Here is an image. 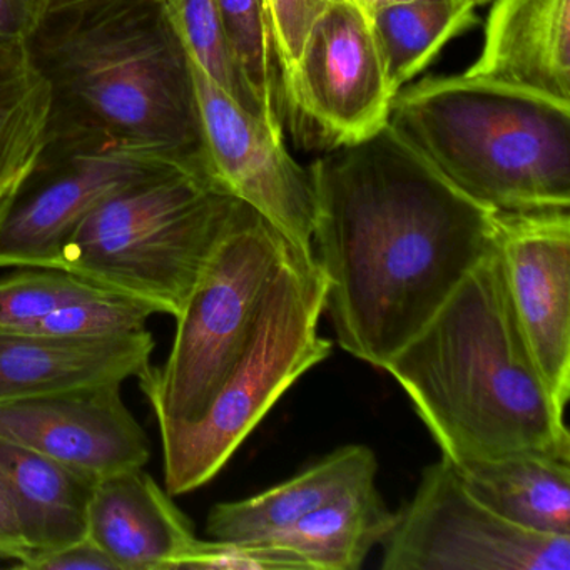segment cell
Returning <instances> with one entry per match:
<instances>
[{"mask_svg":"<svg viewBox=\"0 0 570 570\" xmlns=\"http://www.w3.org/2000/svg\"><path fill=\"white\" fill-rule=\"evenodd\" d=\"M308 171L325 312L345 352L385 370L495 248L499 213L443 178L390 125L323 153Z\"/></svg>","mask_w":570,"mask_h":570,"instance_id":"1","label":"cell"},{"mask_svg":"<svg viewBox=\"0 0 570 570\" xmlns=\"http://www.w3.org/2000/svg\"><path fill=\"white\" fill-rule=\"evenodd\" d=\"M385 372L452 463L529 450L570 459L563 410L527 345L497 246Z\"/></svg>","mask_w":570,"mask_h":570,"instance_id":"2","label":"cell"},{"mask_svg":"<svg viewBox=\"0 0 570 570\" xmlns=\"http://www.w3.org/2000/svg\"><path fill=\"white\" fill-rule=\"evenodd\" d=\"M31 51L55 96L51 132L161 153L206 173L189 56L161 2L48 16Z\"/></svg>","mask_w":570,"mask_h":570,"instance_id":"3","label":"cell"},{"mask_svg":"<svg viewBox=\"0 0 570 570\" xmlns=\"http://www.w3.org/2000/svg\"><path fill=\"white\" fill-rule=\"evenodd\" d=\"M389 125L500 215L570 209V102L470 76L400 89Z\"/></svg>","mask_w":570,"mask_h":570,"instance_id":"4","label":"cell"},{"mask_svg":"<svg viewBox=\"0 0 570 570\" xmlns=\"http://www.w3.org/2000/svg\"><path fill=\"white\" fill-rule=\"evenodd\" d=\"M238 203L198 169L166 173L89 215L66 243L61 269L176 318Z\"/></svg>","mask_w":570,"mask_h":570,"instance_id":"5","label":"cell"},{"mask_svg":"<svg viewBox=\"0 0 570 570\" xmlns=\"http://www.w3.org/2000/svg\"><path fill=\"white\" fill-rule=\"evenodd\" d=\"M325 302L326 279L316 258L289 249L245 353L206 412L191 425L159 429L169 495L215 479L296 380L328 358L333 343L318 332Z\"/></svg>","mask_w":570,"mask_h":570,"instance_id":"6","label":"cell"},{"mask_svg":"<svg viewBox=\"0 0 570 570\" xmlns=\"http://www.w3.org/2000/svg\"><path fill=\"white\" fill-rule=\"evenodd\" d=\"M289 243L239 202L228 232L199 276L165 365L138 376L159 429L191 425L208 409L255 332Z\"/></svg>","mask_w":570,"mask_h":570,"instance_id":"7","label":"cell"},{"mask_svg":"<svg viewBox=\"0 0 570 570\" xmlns=\"http://www.w3.org/2000/svg\"><path fill=\"white\" fill-rule=\"evenodd\" d=\"M179 168L202 171L161 153L49 135L31 175L0 198V268L61 269L66 243L99 206Z\"/></svg>","mask_w":570,"mask_h":570,"instance_id":"8","label":"cell"},{"mask_svg":"<svg viewBox=\"0 0 570 570\" xmlns=\"http://www.w3.org/2000/svg\"><path fill=\"white\" fill-rule=\"evenodd\" d=\"M395 96L368 12L356 0L330 2L283 85L295 138L322 151L366 141L389 125Z\"/></svg>","mask_w":570,"mask_h":570,"instance_id":"9","label":"cell"},{"mask_svg":"<svg viewBox=\"0 0 570 570\" xmlns=\"http://www.w3.org/2000/svg\"><path fill=\"white\" fill-rule=\"evenodd\" d=\"M385 570H570V535L530 532L480 502L442 455L383 540Z\"/></svg>","mask_w":570,"mask_h":570,"instance_id":"10","label":"cell"},{"mask_svg":"<svg viewBox=\"0 0 570 570\" xmlns=\"http://www.w3.org/2000/svg\"><path fill=\"white\" fill-rule=\"evenodd\" d=\"M203 163L209 178L258 212L302 258L315 259V189L303 168L262 119L246 111L189 58Z\"/></svg>","mask_w":570,"mask_h":570,"instance_id":"11","label":"cell"},{"mask_svg":"<svg viewBox=\"0 0 570 570\" xmlns=\"http://www.w3.org/2000/svg\"><path fill=\"white\" fill-rule=\"evenodd\" d=\"M122 383L0 402V439L41 453L92 482L145 466L151 443L122 400Z\"/></svg>","mask_w":570,"mask_h":570,"instance_id":"12","label":"cell"},{"mask_svg":"<svg viewBox=\"0 0 570 570\" xmlns=\"http://www.w3.org/2000/svg\"><path fill=\"white\" fill-rule=\"evenodd\" d=\"M507 289L537 368L557 405L570 396V209L500 215Z\"/></svg>","mask_w":570,"mask_h":570,"instance_id":"13","label":"cell"},{"mask_svg":"<svg viewBox=\"0 0 570 570\" xmlns=\"http://www.w3.org/2000/svg\"><path fill=\"white\" fill-rule=\"evenodd\" d=\"M88 535L119 570H175L198 539L171 495L142 466L96 482Z\"/></svg>","mask_w":570,"mask_h":570,"instance_id":"14","label":"cell"},{"mask_svg":"<svg viewBox=\"0 0 570 570\" xmlns=\"http://www.w3.org/2000/svg\"><path fill=\"white\" fill-rule=\"evenodd\" d=\"M483 46L463 75L570 102V0H490Z\"/></svg>","mask_w":570,"mask_h":570,"instance_id":"15","label":"cell"},{"mask_svg":"<svg viewBox=\"0 0 570 570\" xmlns=\"http://www.w3.org/2000/svg\"><path fill=\"white\" fill-rule=\"evenodd\" d=\"M148 330L112 338H46L0 328V402L138 379L155 352Z\"/></svg>","mask_w":570,"mask_h":570,"instance_id":"16","label":"cell"},{"mask_svg":"<svg viewBox=\"0 0 570 570\" xmlns=\"http://www.w3.org/2000/svg\"><path fill=\"white\" fill-rule=\"evenodd\" d=\"M379 462L366 445H345L298 475L236 502L218 503L206 520L213 540H266L360 483L375 480Z\"/></svg>","mask_w":570,"mask_h":570,"instance_id":"17","label":"cell"},{"mask_svg":"<svg viewBox=\"0 0 570 570\" xmlns=\"http://www.w3.org/2000/svg\"><path fill=\"white\" fill-rule=\"evenodd\" d=\"M0 480L18 513L29 560L88 535L96 482L24 446L0 439Z\"/></svg>","mask_w":570,"mask_h":570,"instance_id":"18","label":"cell"},{"mask_svg":"<svg viewBox=\"0 0 570 570\" xmlns=\"http://www.w3.org/2000/svg\"><path fill=\"white\" fill-rule=\"evenodd\" d=\"M453 466L497 515L530 532L570 535V459L529 450Z\"/></svg>","mask_w":570,"mask_h":570,"instance_id":"19","label":"cell"},{"mask_svg":"<svg viewBox=\"0 0 570 570\" xmlns=\"http://www.w3.org/2000/svg\"><path fill=\"white\" fill-rule=\"evenodd\" d=\"M375 480L360 483L272 537L298 553L312 570H356L395 525Z\"/></svg>","mask_w":570,"mask_h":570,"instance_id":"20","label":"cell"},{"mask_svg":"<svg viewBox=\"0 0 570 570\" xmlns=\"http://www.w3.org/2000/svg\"><path fill=\"white\" fill-rule=\"evenodd\" d=\"M472 0H400L372 12L396 95L425 71L453 39L480 24Z\"/></svg>","mask_w":570,"mask_h":570,"instance_id":"21","label":"cell"},{"mask_svg":"<svg viewBox=\"0 0 570 570\" xmlns=\"http://www.w3.org/2000/svg\"><path fill=\"white\" fill-rule=\"evenodd\" d=\"M55 96L31 55L0 59V198L38 166L51 135Z\"/></svg>","mask_w":570,"mask_h":570,"instance_id":"22","label":"cell"},{"mask_svg":"<svg viewBox=\"0 0 570 570\" xmlns=\"http://www.w3.org/2000/svg\"><path fill=\"white\" fill-rule=\"evenodd\" d=\"M233 61L263 122L283 136V89L266 0H216Z\"/></svg>","mask_w":570,"mask_h":570,"instance_id":"23","label":"cell"},{"mask_svg":"<svg viewBox=\"0 0 570 570\" xmlns=\"http://www.w3.org/2000/svg\"><path fill=\"white\" fill-rule=\"evenodd\" d=\"M189 58L246 111L262 119L226 42L216 0H161Z\"/></svg>","mask_w":570,"mask_h":570,"instance_id":"24","label":"cell"},{"mask_svg":"<svg viewBox=\"0 0 570 570\" xmlns=\"http://www.w3.org/2000/svg\"><path fill=\"white\" fill-rule=\"evenodd\" d=\"M102 293L65 269L24 268L0 279V328L26 332L55 309Z\"/></svg>","mask_w":570,"mask_h":570,"instance_id":"25","label":"cell"},{"mask_svg":"<svg viewBox=\"0 0 570 570\" xmlns=\"http://www.w3.org/2000/svg\"><path fill=\"white\" fill-rule=\"evenodd\" d=\"M153 315H158L155 308L138 299L102 293L61 306L21 333L46 338H112L142 332Z\"/></svg>","mask_w":570,"mask_h":570,"instance_id":"26","label":"cell"},{"mask_svg":"<svg viewBox=\"0 0 570 570\" xmlns=\"http://www.w3.org/2000/svg\"><path fill=\"white\" fill-rule=\"evenodd\" d=\"M312 570L298 553L269 540H199L178 560L176 569Z\"/></svg>","mask_w":570,"mask_h":570,"instance_id":"27","label":"cell"},{"mask_svg":"<svg viewBox=\"0 0 570 570\" xmlns=\"http://www.w3.org/2000/svg\"><path fill=\"white\" fill-rule=\"evenodd\" d=\"M330 2L333 0H266L278 55L282 89L298 62L312 26Z\"/></svg>","mask_w":570,"mask_h":570,"instance_id":"28","label":"cell"},{"mask_svg":"<svg viewBox=\"0 0 570 570\" xmlns=\"http://www.w3.org/2000/svg\"><path fill=\"white\" fill-rule=\"evenodd\" d=\"M45 19L42 0H0V45L31 48L32 38Z\"/></svg>","mask_w":570,"mask_h":570,"instance_id":"29","label":"cell"},{"mask_svg":"<svg viewBox=\"0 0 570 570\" xmlns=\"http://www.w3.org/2000/svg\"><path fill=\"white\" fill-rule=\"evenodd\" d=\"M22 569L29 570H119L115 560L91 539L86 535L78 542L69 543L61 549L52 550L45 556L29 560Z\"/></svg>","mask_w":570,"mask_h":570,"instance_id":"30","label":"cell"},{"mask_svg":"<svg viewBox=\"0 0 570 570\" xmlns=\"http://www.w3.org/2000/svg\"><path fill=\"white\" fill-rule=\"evenodd\" d=\"M0 557L18 560L19 566L29 559V547L22 535L18 513L2 480H0Z\"/></svg>","mask_w":570,"mask_h":570,"instance_id":"31","label":"cell"},{"mask_svg":"<svg viewBox=\"0 0 570 570\" xmlns=\"http://www.w3.org/2000/svg\"><path fill=\"white\" fill-rule=\"evenodd\" d=\"M42 2H45L46 18H48V16L59 14V12L75 11V9L105 4V2H115V0H42Z\"/></svg>","mask_w":570,"mask_h":570,"instance_id":"32","label":"cell"},{"mask_svg":"<svg viewBox=\"0 0 570 570\" xmlns=\"http://www.w3.org/2000/svg\"><path fill=\"white\" fill-rule=\"evenodd\" d=\"M31 52V48L28 49H16L8 48V46L0 45V59H19L24 58Z\"/></svg>","mask_w":570,"mask_h":570,"instance_id":"33","label":"cell"},{"mask_svg":"<svg viewBox=\"0 0 570 570\" xmlns=\"http://www.w3.org/2000/svg\"><path fill=\"white\" fill-rule=\"evenodd\" d=\"M392 2H400V0H358V4L372 16L373 11L382 8V6L392 4Z\"/></svg>","mask_w":570,"mask_h":570,"instance_id":"34","label":"cell"},{"mask_svg":"<svg viewBox=\"0 0 570 570\" xmlns=\"http://www.w3.org/2000/svg\"><path fill=\"white\" fill-rule=\"evenodd\" d=\"M475 6H485L489 4L490 0H472Z\"/></svg>","mask_w":570,"mask_h":570,"instance_id":"35","label":"cell"}]
</instances>
